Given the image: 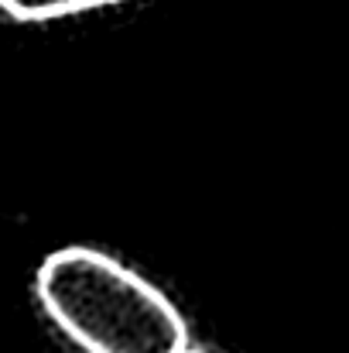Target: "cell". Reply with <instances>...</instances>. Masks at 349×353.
I'll list each match as a JSON object with an SVG mask.
<instances>
[{
  "label": "cell",
  "mask_w": 349,
  "mask_h": 353,
  "mask_svg": "<svg viewBox=\"0 0 349 353\" xmlns=\"http://www.w3.org/2000/svg\"><path fill=\"white\" fill-rule=\"evenodd\" d=\"M55 330L83 353H182L189 326L175 302L134 268L93 247L48 254L34 278Z\"/></svg>",
  "instance_id": "cell-1"
},
{
  "label": "cell",
  "mask_w": 349,
  "mask_h": 353,
  "mask_svg": "<svg viewBox=\"0 0 349 353\" xmlns=\"http://www.w3.org/2000/svg\"><path fill=\"white\" fill-rule=\"evenodd\" d=\"M114 3H127V0H0V10L14 21H55V17L114 7Z\"/></svg>",
  "instance_id": "cell-2"
},
{
  "label": "cell",
  "mask_w": 349,
  "mask_h": 353,
  "mask_svg": "<svg viewBox=\"0 0 349 353\" xmlns=\"http://www.w3.org/2000/svg\"><path fill=\"white\" fill-rule=\"evenodd\" d=\"M182 353H206V350H192V347H185V350H182Z\"/></svg>",
  "instance_id": "cell-3"
}]
</instances>
